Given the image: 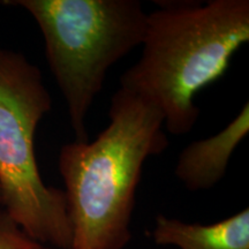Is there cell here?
I'll use <instances>...</instances> for the list:
<instances>
[{
	"instance_id": "cell-3",
	"label": "cell",
	"mask_w": 249,
	"mask_h": 249,
	"mask_svg": "<svg viewBox=\"0 0 249 249\" xmlns=\"http://www.w3.org/2000/svg\"><path fill=\"white\" fill-rule=\"evenodd\" d=\"M42 31L50 71L67 104L75 141L110 68L142 45L148 13L138 0H8Z\"/></svg>"
},
{
	"instance_id": "cell-5",
	"label": "cell",
	"mask_w": 249,
	"mask_h": 249,
	"mask_svg": "<svg viewBox=\"0 0 249 249\" xmlns=\"http://www.w3.org/2000/svg\"><path fill=\"white\" fill-rule=\"evenodd\" d=\"M249 132V105L225 128L210 138L189 143L180 152L174 174L191 192L209 191L226 174L233 152Z\"/></svg>"
},
{
	"instance_id": "cell-2",
	"label": "cell",
	"mask_w": 249,
	"mask_h": 249,
	"mask_svg": "<svg viewBox=\"0 0 249 249\" xmlns=\"http://www.w3.org/2000/svg\"><path fill=\"white\" fill-rule=\"evenodd\" d=\"M110 124L92 142L64 144L58 169L71 227L70 249H124L145 160L170 142L161 114L119 88L112 96Z\"/></svg>"
},
{
	"instance_id": "cell-1",
	"label": "cell",
	"mask_w": 249,
	"mask_h": 249,
	"mask_svg": "<svg viewBox=\"0 0 249 249\" xmlns=\"http://www.w3.org/2000/svg\"><path fill=\"white\" fill-rule=\"evenodd\" d=\"M148 13L139 60L120 76V88L161 114L174 136L200 118L195 97L229 70L249 40L248 0L160 1Z\"/></svg>"
},
{
	"instance_id": "cell-8",
	"label": "cell",
	"mask_w": 249,
	"mask_h": 249,
	"mask_svg": "<svg viewBox=\"0 0 249 249\" xmlns=\"http://www.w3.org/2000/svg\"><path fill=\"white\" fill-rule=\"evenodd\" d=\"M1 201H2V197H1V189H0V207H1Z\"/></svg>"
},
{
	"instance_id": "cell-9",
	"label": "cell",
	"mask_w": 249,
	"mask_h": 249,
	"mask_svg": "<svg viewBox=\"0 0 249 249\" xmlns=\"http://www.w3.org/2000/svg\"><path fill=\"white\" fill-rule=\"evenodd\" d=\"M43 249H53V248H50V247H44Z\"/></svg>"
},
{
	"instance_id": "cell-4",
	"label": "cell",
	"mask_w": 249,
	"mask_h": 249,
	"mask_svg": "<svg viewBox=\"0 0 249 249\" xmlns=\"http://www.w3.org/2000/svg\"><path fill=\"white\" fill-rule=\"evenodd\" d=\"M52 108L42 71L20 52L0 49L1 207L44 247L70 249L71 227L64 191L45 185L35 155V133Z\"/></svg>"
},
{
	"instance_id": "cell-6",
	"label": "cell",
	"mask_w": 249,
	"mask_h": 249,
	"mask_svg": "<svg viewBox=\"0 0 249 249\" xmlns=\"http://www.w3.org/2000/svg\"><path fill=\"white\" fill-rule=\"evenodd\" d=\"M151 239L158 246L179 249H249V209L213 224L186 223L158 214Z\"/></svg>"
},
{
	"instance_id": "cell-7",
	"label": "cell",
	"mask_w": 249,
	"mask_h": 249,
	"mask_svg": "<svg viewBox=\"0 0 249 249\" xmlns=\"http://www.w3.org/2000/svg\"><path fill=\"white\" fill-rule=\"evenodd\" d=\"M15 224L7 213L0 209V249H43Z\"/></svg>"
}]
</instances>
